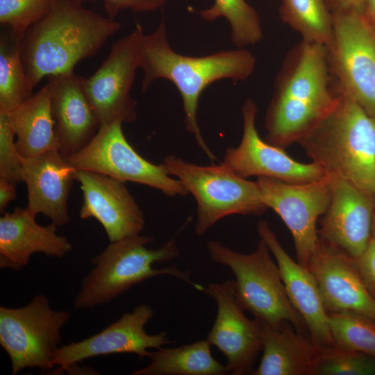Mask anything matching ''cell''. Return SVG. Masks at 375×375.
I'll return each mask as SVG.
<instances>
[{
    "label": "cell",
    "instance_id": "cell-1",
    "mask_svg": "<svg viewBox=\"0 0 375 375\" xmlns=\"http://www.w3.org/2000/svg\"><path fill=\"white\" fill-rule=\"evenodd\" d=\"M327 47L301 40L289 52L267 108L265 140L285 149L311 131L335 106Z\"/></svg>",
    "mask_w": 375,
    "mask_h": 375
},
{
    "label": "cell",
    "instance_id": "cell-38",
    "mask_svg": "<svg viewBox=\"0 0 375 375\" xmlns=\"http://www.w3.org/2000/svg\"><path fill=\"white\" fill-rule=\"evenodd\" d=\"M374 197L375 199V190L374 191ZM372 238H375V211L373 217L372 229Z\"/></svg>",
    "mask_w": 375,
    "mask_h": 375
},
{
    "label": "cell",
    "instance_id": "cell-6",
    "mask_svg": "<svg viewBox=\"0 0 375 375\" xmlns=\"http://www.w3.org/2000/svg\"><path fill=\"white\" fill-rule=\"evenodd\" d=\"M207 249L213 262L231 269L236 301L255 319L274 326L288 322L299 333L307 329L289 299L277 263L264 240L260 239L256 249L248 254L215 240L208 242Z\"/></svg>",
    "mask_w": 375,
    "mask_h": 375
},
{
    "label": "cell",
    "instance_id": "cell-37",
    "mask_svg": "<svg viewBox=\"0 0 375 375\" xmlns=\"http://www.w3.org/2000/svg\"><path fill=\"white\" fill-rule=\"evenodd\" d=\"M362 15L371 25H375V0H366Z\"/></svg>",
    "mask_w": 375,
    "mask_h": 375
},
{
    "label": "cell",
    "instance_id": "cell-28",
    "mask_svg": "<svg viewBox=\"0 0 375 375\" xmlns=\"http://www.w3.org/2000/svg\"><path fill=\"white\" fill-rule=\"evenodd\" d=\"M199 14L206 21L225 17L231 30V42L237 48L254 44L262 38L259 15L245 0H215L213 5Z\"/></svg>",
    "mask_w": 375,
    "mask_h": 375
},
{
    "label": "cell",
    "instance_id": "cell-25",
    "mask_svg": "<svg viewBox=\"0 0 375 375\" xmlns=\"http://www.w3.org/2000/svg\"><path fill=\"white\" fill-rule=\"evenodd\" d=\"M208 340L150 351L151 362L133 375H223L226 365L215 360Z\"/></svg>",
    "mask_w": 375,
    "mask_h": 375
},
{
    "label": "cell",
    "instance_id": "cell-20",
    "mask_svg": "<svg viewBox=\"0 0 375 375\" xmlns=\"http://www.w3.org/2000/svg\"><path fill=\"white\" fill-rule=\"evenodd\" d=\"M76 169L57 150L23 158L22 178L28 191L27 209L34 215L43 214L58 226L69 217L67 200Z\"/></svg>",
    "mask_w": 375,
    "mask_h": 375
},
{
    "label": "cell",
    "instance_id": "cell-12",
    "mask_svg": "<svg viewBox=\"0 0 375 375\" xmlns=\"http://www.w3.org/2000/svg\"><path fill=\"white\" fill-rule=\"evenodd\" d=\"M142 26L115 42L100 67L83 79L85 96L100 125L137 119V102L131 90L139 69L138 45Z\"/></svg>",
    "mask_w": 375,
    "mask_h": 375
},
{
    "label": "cell",
    "instance_id": "cell-27",
    "mask_svg": "<svg viewBox=\"0 0 375 375\" xmlns=\"http://www.w3.org/2000/svg\"><path fill=\"white\" fill-rule=\"evenodd\" d=\"M280 16L302 40L328 48L333 40L332 13L324 0H282Z\"/></svg>",
    "mask_w": 375,
    "mask_h": 375
},
{
    "label": "cell",
    "instance_id": "cell-34",
    "mask_svg": "<svg viewBox=\"0 0 375 375\" xmlns=\"http://www.w3.org/2000/svg\"><path fill=\"white\" fill-rule=\"evenodd\" d=\"M360 276L375 298V238H372L362 254L356 260Z\"/></svg>",
    "mask_w": 375,
    "mask_h": 375
},
{
    "label": "cell",
    "instance_id": "cell-24",
    "mask_svg": "<svg viewBox=\"0 0 375 375\" xmlns=\"http://www.w3.org/2000/svg\"><path fill=\"white\" fill-rule=\"evenodd\" d=\"M8 115L17 136V149L22 158L37 156L52 150L60 151L48 83Z\"/></svg>",
    "mask_w": 375,
    "mask_h": 375
},
{
    "label": "cell",
    "instance_id": "cell-19",
    "mask_svg": "<svg viewBox=\"0 0 375 375\" xmlns=\"http://www.w3.org/2000/svg\"><path fill=\"white\" fill-rule=\"evenodd\" d=\"M257 231L276 261L289 299L303 319L311 340L319 348L334 346L328 312L312 274L288 254L267 222H258Z\"/></svg>",
    "mask_w": 375,
    "mask_h": 375
},
{
    "label": "cell",
    "instance_id": "cell-8",
    "mask_svg": "<svg viewBox=\"0 0 375 375\" xmlns=\"http://www.w3.org/2000/svg\"><path fill=\"white\" fill-rule=\"evenodd\" d=\"M70 317L67 311L53 310L44 294L21 308L1 306L0 345L10 359L12 374L25 368L46 371L54 367L60 331Z\"/></svg>",
    "mask_w": 375,
    "mask_h": 375
},
{
    "label": "cell",
    "instance_id": "cell-31",
    "mask_svg": "<svg viewBox=\"0 0 375 375\" xmlns=\"http://www.w3.org/2000/svg\"><path fill=\"white\" fill-rule=\"evenodd\" d=\"M56 0H0V22L23 36L34 24L44 17Z\"/></svg>",
    "mask_w": 375,
    "mask_h": 375
},
{
    "label": "cell",
    "instance_id": "cell-32",
    "mask_svg": "<svg viewBox=\"0 0 375 375\" xmlns=\"http://www.w3.org/2000/svg\"><path fill=\"white\" fill-rule=\"evenodd\" d=\"M15 135L8 113L0 112V178L16 184L22 182L23 158L17 149Z\"/></svg>",
    "mask_w": 375,
    "mask_h": 375
},
{
    "label": "cell",
    "instance_id": "cell-9",
    "mask_svg": "<svg viewBox=\"0 0 375 375\" xmlns=\"http://www.w3.org/2000/svg\"><path fill=\"white\" fill-rule=\"evenodd\" d=\"M333 40L327 48L336 90L375 118V33L362 12L332 13Z\"/></svg>",
    "mask_w": 375,
    "mask_h": 375
},
{
    "label": "cell",
    "instance_id": "cell-2",
    "mask_svg": "<svg viewBox=\"0 0 375 375\" xmlns=\"http://www.w3.org/2000/svg\"><path fill=\"white\" fill-rule=\"evenodd\" d=\"M138 56L139 68L144 73L142 91L158 78L172 82L182 99L186 130L194 135L207 156L212 161L216 160L203 140L197 119L200 95L210 84L221 79L243 81L249 78L256 67L253 54L244 48L199 57L180 54L169 45L162 20L151 33H141Z\"/></svg>",
    "mask_w": 375,
    "mask_h": 375
},
{
    "label": "cell",
    "instance_id": "cell-17",
    "mask_svg": "<svg viewBox=\"0 0 375 375\" xmlns=\"http://www.w3.org/2000/svg\"><path fill=\"white\" fill-rule=\"evenodd\" d=\"M74 178L83 192L81 219H97L110 242L140 234L145 224L144 214L124 182L83 169H76Z\"/></svg>",
    "mask_w": 375,
    "mask_h": 375
},
{
    "label": "cell",
    "instance_id": "cell-11",
    "mask_svg": "<svg viewBox=\"0 0 375 375\" xmlns=\"http://www.w3.org/2000/svg\"><path fill=\"white\" fill-rule=\"evenodd\" d=\"M264 203L272 209L290 230L297 262L308 268L319 245L317 223L326 212L331 197V177L290 183L258 177Z\"/></svg>",
    "mask_w": 375,
    "mask_h": 375
},
{
    "label": "cell",
    "instance_id": "cell-35",
    "mask_svg": "<svg viewBox=\"0 0 375 375\" xmlns=\"http://www.w3.org/2000/svg\"><path fill=\"white\" fill-rule=\"evenodd\" d=\"M333 12H360L362 13L366 0H324Z\"/></svg>",
    "mask_w": 375,
    "mask_h": 375
},
{
    "label": "cell",
    "instance_id": "cell-39",
    "mask_svg": "<svg viewBox=\"0 0 375 375\" xmlns=\"http://www.w3.org/2000/svg\"><path fill=\"white\" fill-rule=\"evenodd\" d=\"M371 26H372V28L374 30V32L375 33V25H371Z\"/></svg>",
    "mask_w": 375,
    "mask_h": 375
},
{
    "label": "cell",
    "instance_id": "cell-5",
    "mask_svg": "<svg viewBox=\"0 0 375 375\" xmlns=\"http://www.w3.org/2000/svg\"><path fill=\"white\" fill-rule=\"evenodd\" d=\"M153 241L150 236L137 235L110 242L91 260L93 269L85 277L74 301V308H92L106 303L135 285L160 275L179 278L199 292L204 287L193 282L190 272L176 266L161 269L155 263L172 261L179 256L174 239L156 249L146 246Z\"/></svg>",
    "mask_w": 375,
    "mask_h": 375
},
{
    "label": "cell",
    "instance_id": "cell-4",
    "mask_svg": "<svg viewBox=\"0 0 375 375\" xmlns=\"http://www.w3.org/2000/svg\"><path fill=\"white\" fill-rule=\"evenodd\" d=\"M338 93L334 108L297 143L327 176L373 194L375 118L349 96Z\"/></svg>",
    "mask_w": 375,
    "mask_h": 375
},
{
    "label": "cell",
    "instance_id": "cell-29",
    "mask_svg": "<svg viewBox=\"0 0 375 375\" xmlns=\"http://www.w3.org/2000/svg\"><path fill=\"white\" fill-rule=\"evenodd\" d=\"M335 346L375 358V320L353 312L328 313Z\"/></svg>",
    "mask_w": 375,
    "mask_h": 375
},
{
    "label": "cell",
    "instance_id": "cell-30",
    "mask_svg": "<svg viewBox=\"0 0 375 375\" xmlns=\"http://www.w3.org/2000/svg\"><path fill=\"white\" fill-rule=\"evenodd\" d=\"M375 358L337 346L320 348L314 375H374Z\"/></svg>",
    "mask_w": 375,
    "mask_h": 375
},
{
    "label": "cell",
    "instance_id": "cell-13",
    "mask_svg": "<svg viewBox=\"0 0 375 375\" xmlns=\"http://www.w3.org/2000/svg\"><path fill=\"white\" fill-rule=\"evenodd\" d=\"M257 106L250 99L242 108L243 133L236 147L226 150L222 163L240 177H267L290 183L315 181L326 176L317 164L300 162L284 149L259 135L256 126Z\"/></svg>",
    "mask_w": 375,
    "mask_h": 375
},
{
    "label": "cell",
    "instance_id": "cell-33",
    "mask_svg": "<svg viewBox=\"0 0 375 375\" xmlns=\"http://www.w3.org/2000/svg\"><path fill=\"white\" fill-rule=\"evenodd\" d=\"M83 3L86 1L74 0ZM108 17L114 18L120 10L131 9L135 12H151L162 7L169 0H102Z\"/></svg>",
    "mask_w": 375,
    "mask_h": 375
},
{
    "label": "cell",
    "instance_id": "cell-16",
    "mask_svg": "<svg viewBox=\"0 0 375 375\" xmlns=\"http://www.w3.org/2000/svg\"><path fill=\"white\" fill-rule=\"evenodd\" d=\"M330 177L331 201L319 231V239L356 260L372 238L374 194L345 179Z\"/></svg>",
    "mask_w": 375,
    "mask_h": 375
},
{
    "label": "cell",
    "instance_id": "cell-36",
    "mask_svg": "<svg viewBox=\"0 0 375 375\" xmlns=\"http://www.w3.org/2000/svg\"><path fill=\"white\" fill-rule=\"evenodd\" d=\"M15 183L0 178V211L3 212L8 204L16 198Z\"/></svg>",
    "mask_w": 375,
    "mask_h": 375
},
{
    "label": "cell",
    "instance_id": "cell-7",
    "mask_svg": "<svg viewBox=\"0 0 375 375\" xmlns=\"http://www.w3.org/2000/svg\"><path fill=\"white\" fill-rule=\"evenodd\" d=\"M162 164L194 196L198 235L223 217L234 214L258 215L268 209L257 182L238 176L222 162L202 166L169 155Z\"/></svg>",
    "mask_w": 375,
    "mask_h": 375
},
{
    "label": "cell",
    "instance_id": "cell-14",
    "mask_svg": "<svg viewBox=\"0 0 375 375\" xmlns=\"http://www.w3.org/2000/svg\"><path fill=\"white\" fill-rule=\"evenodd\" d=\"M153 315L149 306L141 304L101 332L80 342L60 346L53 360L54 366H58L57 374L69 372L76 363L99 356L128 353L140 359L149 358V349H158L170 342L165 331L155 335L146 333L144 327Z\"/></svg>",
    "mask_w": 375,
    "mask_h": 375
},
{
    "label": "cell",
    "instance_id": "cell-15",
    "mask_svg": "<svg viewBox=\"0 0 375 375\" xmlns=\"http://www.w3.org/2000/svg\"><path fill=\"white\" fill-rule=\"evenodd\" d=\"M203 292L212 297L217 307L208 341L225 356L227 372L251 374L262 348L259 322L245 316L235 299L233 280L209 283Z\"/></svg>",
    "mask_w": 375,
    "mask_h": 375
},
{
    "label": "cell",
    "instance_id": "cell-26",
    "mask_svg": "<svg viewBox=\"0 0 375 375\" xmlns=\"http://www.w3.org/2000/svg\"><path fill=\"white\" fill-rule=\"evenodd\" d=\"M22 36L11 29L0 40V112L8 113L33 96L21 58Z\"/></svg>",
    "mask_w": 375,
    "mask_h": 375
},
{
    "label": "cell",
    "instance_id": "cell-18",
    "mask_svg": "<svg viewBox=\"0 0 375 375\" xmlns=\"http://www.w3.org/2000/svg\"><path fill=\"white\" fill-rule=\"evenodd\" d=\"M308 269L328 313L349 311L375 320V298L365 285L355 259L320 240Z\"/></svg>",
    "mask_w": 375,
    "mask_h": 375
},
{
    "label": "cell",
    "instance_id": "cell-23",
    "mask_svg": "<svg viewBox=\"0 0 375 375\" xmlns=\"http://www.w3.org/2000/svg\"><path fill=\"white\" fill-rule=\"evenodd\" d=\"M258 322L262 356L251 374L314 375L320 348L311 339L288 322L276 326Z\"/></svg>",
    "mask_w": 375,
    "mask_h": 375
},
{
    "label": "cell",
    "instance_id": "cell-3",
    "mask_svg": "<svg viewBox=\"0 0 375 375\" xmlns=\"http://www.w3.org/2000/svg\"><path fill=\"white\" fill-rule=\"evenodd\" d=\"M121 24L74 0H56L51 11L21 40V58L34 88L44 78L74 72L78 62L97 53Z\"/></svg>",
    "mask_w": 375,
    "mask_h": 375
},
{
    "label": "cell",
    "instance_id": "cell-10",
    "mask_svg": "<svg viewBox=\"0 0 375 375\" xmlns=\"http://www.w3.org/2000/svg\"><path fill=\"white\" fill-rule=\"evenodd\" d=\"M122 122L100 125L91 141L66 160L75 169L108 175L124 183H140L169 197L188 194L182 183L169 175L162 164L156 165L142 157L127 141Z\"/></svg>",
    "mask_w": 375,
    "mask_h": 375
},
{
    "label": "cell",
    "instance_id": "cell-21",
    "mask_svg": "<svg viewBox=\"0 0 375 375\" xmlns=\"http://www.w3.org/2000/svg\"><path fill=\"white\" fill-rule=\"evenodd\" d=\"M51 113L64 157L85 147L100 124L83 88V77L74 72L48 76Z\"/></svg>",
    "mask_w": 375,
    "mask_h": 375
},
{
    "label": "cell",
    "instance_id": "cell-22",
    "mask_svg": "<svg viewBox=\"0 0 375 375\" xmlns=\"http://www.w3.org/2000/svg\"><path fill=\"white\" fill-rule=\"evenodd\" d=\"M51 223L41 226L27 208L17 207L0 217V267L19 270L35 253L62 258L72 250L64 236L56 234Z\"/></svg>",
    "mask_w": 375,
    "mask_h": 375
}]
</instances>
